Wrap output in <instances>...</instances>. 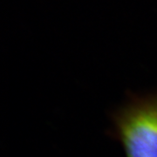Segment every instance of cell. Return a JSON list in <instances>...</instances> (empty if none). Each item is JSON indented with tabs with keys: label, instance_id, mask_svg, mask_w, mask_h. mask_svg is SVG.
Returning a JSON list of instances; mask_svg holds the SVG:
<instances>
[{
	"label": "cell",
	"instance_id": "1",
	"mask_svg": "<svg viewBox=\"0 0 157 157\" xmlns=\"http://www.w3.org/2000/svg\"><path fill=\"white\" fill-rule=\"evenodd\" d=\"M107 135L118 141L126 157H157V89L128 91L110 113Z\"/></svg>",
	"mask_w": 157,
	"mask_h": 157
}]
</instances>
